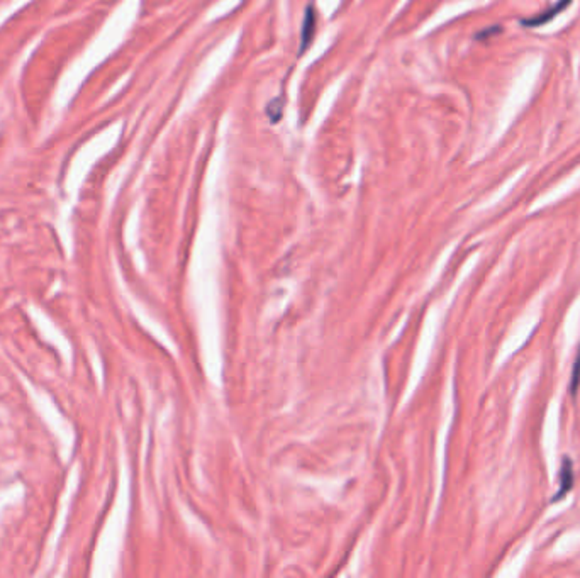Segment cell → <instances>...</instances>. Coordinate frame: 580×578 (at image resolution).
I'll use <instances>...</instances> for the list:
<instances>
[{
  "mask_svg": "<svg viewBox=\"0 0 580 578\" xmlns=\"http://www.w3.org/2000/svg\"><path fill=\"white\" fill-rule=\"evenodd\" d=\"M316 25H317V19H316L314 7L307 6L306 16H304V23H302V34H300L299 54L302 53V51H306L309 48V45L312 42V37H314V33H316Z\"/></svg>",
  "mask_w": 580,
  "mask_h": 578,
  "instance_id": "obj_1",
  "label": "cell"
},
{
  "mask_svg": "<svg viewBox=\"0 0 580 578\" xmlns=\"http://www.w3.org/2000/svg\"><path fill=\"white\" fill-rule=\"evenodd\" d=\"M572 482H574L572 461L565 460L564 466H562V472H560V490H558V494L553 497V500L562 499V495L567 494V492L572 489Z\"/></svg>",
  "mask_w": 580,
  "mask_h": 578,
  "instance_id": "obj_2",
  "label": "cell"
},
{
  "mask_svg": "<svg viewBox=\"0 0 580 578\" xmlns=\"http://www.w3.org/2000/svg\"><path fill=\"white\" fill-rule=\"evenodd\" d=\"M579 378H580V353H579L577 362H575V368H574V378H572V385H570V391H572V393H575V391H577Z\"/></svg>",
  "mask_w": 580,
  "mask_h": 578,
  "instance_id": "obj_3",
  "label": "cell"
}]
</instances>
